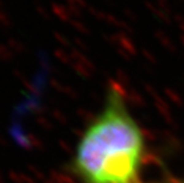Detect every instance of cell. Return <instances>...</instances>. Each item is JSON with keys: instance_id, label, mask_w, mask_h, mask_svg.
I'll return each mask as SVG.
<instances>
[{"instance_id": "1", "label": "cell", "mask_w": 184, "mask_h": 183, "mask_svg": "<svg viewBox=\"0 0 184 183\" xmlns=\"http://www.w3.org/2000/svg\"><path fill=\"white\" fill-rule=\"evenodd\" d=\"M145 155V136L129 110L125 91L110 81L101 111L76 146L73 173L82 183H141Z\"/></svg>"}]
</instances>
